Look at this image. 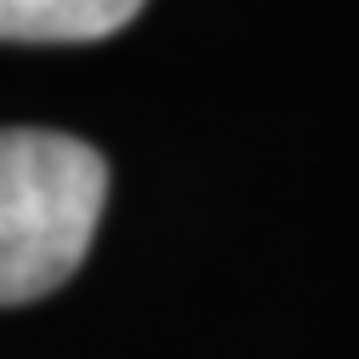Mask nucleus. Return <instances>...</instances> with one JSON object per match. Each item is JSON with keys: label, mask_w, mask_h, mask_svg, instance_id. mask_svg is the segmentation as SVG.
Returning a JSON list of instances; mask_svg holds the SVG:
<instances>
[{"label": "nucleus", "mask_w": 359, "mask_h": 359, "mask_svg": "<svg viewBox=\"0 0 359 359\" xmlns=\"http://www.w3.org/2000/svg\"><path fill=\"white\" fill-rule=\"evenodd\" d=\"M109 205V160L46 126H0V308L74 280Z\"/></svg>", "instance_id": "obj_1"}, {"label": "nucleus", "mask_w": 359, "mask_h": 359, "mask_svg": "<svg viewBox=\"0 0 359 359\" xmlns=\"http://www.w3.org/2000/svg\"><path fill=\"white\" fill-rule=\"evenodd\" d=\"M143 12V0H0V40L23 46H74L103 40Z\"/></svg>", "instance_id": "obj_2"}]
</instances>
